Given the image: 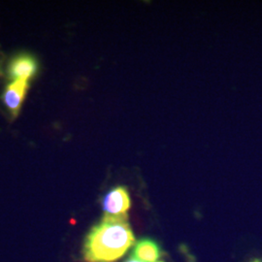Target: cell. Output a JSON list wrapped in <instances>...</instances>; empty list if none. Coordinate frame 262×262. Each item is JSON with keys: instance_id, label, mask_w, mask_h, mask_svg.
Listing matches in <instances>:
<instances>
[{"instance_id": "cell-8", "label": "cell", "mask_w": 262, "mask_h": 262, "mask_svg": "<svg viewBox=\"0 0 262 262\" xmlns=\"http://www.w3.org/2000/svg\"><path fill=\"white\" fill-rule=\"evenodd\" d=\"M159 262H163V261H159Z\"/></svg>"}, {"instance_id": "cell-2", "label": "cell", "mask_w": 262, "mask_h": 262, "mask_svg": "<svg viewBox=\"0 0 262 262\" xmlns=\"http://www.w3.org/2000/svg\"><path fill=\"white\" fill-rule=\"evenodd\" d=\"M105 215H126L130 207V196L125 187L113 188L103 198L102 201Z\"/></svg>"}, {"instance_id": "cell-1", "label": "cell", "mask_w": 262, "mask_h": 262, "mask_svg": "<svg viewBox=\"0 0 262 262\" xmlns=\"http://www.w3.org/2000/svg\"><path fill=\"white\" fill-rule=\"evenodd\" d=\"M134 243L127 215H105L85 237L83 254L88 262H115Z\"/></svg>"}, {"instance_id": "cell-7", "label": "cell", "mask_w": 262, "mask_h": 262, "mask_svg": "<svg viewBox=\"0 0 262 262\" xmlns=\"http://www.w3.org/2000/svg\"><path fill=\"white\" fill-rule=\"evenodd\" d=\"M253 262H261L260 260H254V261Z\"/></svg>"}, {"instance_id": "cell-4", "label": "cell", "mask_w": 262, "mask_h": 262, "mask_svg": "<svg viewBox=\"0 0 262 262\" xmlns=\"http://www.w3.org/2000/svg\"><path fill=\"white\" fill-rule=\"evenodd\" d=\"M161 254L159 244L150 238H144L135 245L131 257L141 262H156Z\"/></svg>"}, {"instance_id": "cell-3", "label": "cell", "mask_w": 262, "mask_h": 262, "mask_svg": "<svg viewBox=\"0 0 262 262\" xmlns=\"http://www.w3.org/2000/svg\"><path fill=\"white\" fill-rule=\"evenodd\" d=\"M28 89V81L15 80L7 86L4 94V102L14 116H17Z\"/></svg>"}, {"instance_id": "cell-6", "label": "cell", "mask_w": 262, "mask_h": 262, "mask_svg": "<svg viewBox=\"0 0 262 262\" xmlns=\"http://www.w3.org/2000/svg\"><path fill=\"white\" fill-rule=\"evenodd\" d=\"M124 262H141L139 261V260H137V259H135V258H133V257H131V258H129V259H127L126 261Z\"/></svg>"}, {"instance_id": "cell-5", "label": "cell", "mask_w": 262, "mask_h": 262, "mask_svg": "<svg viewBox=\"0 0 262 262\" xmlns=\"http://www.w3.org/2000/svg\"><path fill=\"white\" fill-rule=\"evenodd\" d=\"M37 70L36 61L28 56H21L14 59L10 66V75L15 80L28 81Z\"/></svg>"}]
</instances>
